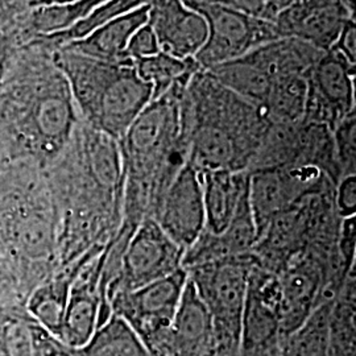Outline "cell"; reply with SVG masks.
Instances as JSON below:
<instances>
[{"instance_id":"ac0fdd59","label":"cell","mask_w":356,"mask_h":356,"mask_svg":"<svg viewBox=\"0 0 356 356\" xmlns=\"http://www.w3.org/2000/svg\"><path fill=\"white\" fill-rule=\"evenodd\" d=\"M148 24L160 51L181 60L194 58L207 38V23L184 0H149Z\"/></svg>"},{"instance_id":"7402d4cb","label":"cell","mask_w":356,"mask_h":356,"mask_svg":"<svg viewBox=\"0 0 356 356\" xmlns=\"http://www.w3.org/2000/svg\"><path fill=\"white\" fill-rule=\"evenodd\" d=\"M148 13L149 3L115 17L88 38L72 42L64 48L99 60H126L129 40L139 28L148 23Z\"/></svg>"},{"instance_id":"484cf974","label":"cell","mask_w":356,"mask_h":356,"mask_svg":"<svg viewBox=\"0 0 356 356\" xmlns=\"http://www.w3.org/2000/svg\"><path fill=\"white\" fill-rule=\"evenodd\" d=\"M72 356H151L139 335L114 313L92 334L88 343L72 350Z\"/></svg>"},{"instance_id":"d590c367","label":"cell","mask_w":356,"mask_h":356,"mask_svg":"<svg viewBox=\"0 0 356 356\" xmlns=\"http://www.w3.org/2000/svg\"><path fill=\"white\" fill-rule=\"evenodd\" d=\"M334 48L341 51L350 64L356 65V23L355 17H350L339 33Z\"/></svg>"},{"instance_id":"277c9868","label":"cell","mask_w":356,"mask_h":356,"mask_svg":"<svg viewBox=\"0 0 356 356\" xmlns=\"http://www.w3.org/2000/svg\"><path fill=\"white\" fill-rule=\"evenodd\" d=\"M188 98V163L198 172H247L270 126L263 110L202 70L191 78Z\"/></svg>"},{"instance_id":"8992f818","label":"cell","mask_w":356,"mask_h":356,"mask_svg":"<svg viewBox=\"0 0 356 356\" xmlns=\"http://www.w3.org/2000/svg\"><path fill=\"white\" fill-rule=\"evenodd\" d=\"M254 264L251 252L188 269L189 280L211 314L222 356H239L243 309Z\"/></svg>"},{"instance_id":"52a82bcc","label":"cell","mask_w":356,"mask_h":356,"mask_svg":"<svg viewBox=\"0 0 356 356\" xmlns=\"http://www.w3.org/2000/svg\"><path fill=\"white\" fill-rule=\"evenodd\" d=\"M184 3L201 13L207 23L206 42L194 57L202 72L281 38L273 22L204 0Z\"/></svg>"},{"instance_id":"74e56055","label":"cell","mask_w":356,"mask_h":356,"mask_svg":"<svg viewBox=\"0 0 356 356\" xmlns=\"http://www.w3.org/2000/svg\"><path fill=\"white\" fill-rule=\"evenodd\" d=\"M66 1H74V0H29L31 8L38 7V6H48V4H56V3H66Z\"/></svg>"},{"instance_id":"44dd1931","label":"cell","mask_w":356,"mask_h":356,"mask_svg":"<svg viewBox=\"0 0 356 356\" xmlns=\"http://www.w3.org/2000/svg\"><path fill=\"white\" fill-rule=\"evenodd\" d=\"M204 191V229L220 234L227 229L248 188V172H200Z\"/></svg>"},{"instance_id":"603a6c76","label":"cell","mask_w":356,"mask_h":356,"mask_svg":"<svg viewBox=\"0 0 356 356\" xmlns=\"http://www.w3.org/2000/svg\"><path fill=\"white\" fill-rule=\"evenodd\" d=\"M106 0H74L31 8L10 38L15 47L24 45L32 38L63 32L74 26Z\"/></svg>"},{"instance_id":"8d00e7d4","label":"cell","mask_w":356,"mask_h":356,"mask_svg":"<svg viewBox=\"0 0 356 356\" xmlns=\"http://www.w3.org/2000/svg\"><path fill=\"white\" fill-rule=\"evenodd\" d=\"M13 44L10 41V38H1L0 41V82L4 76V73L7 70V66L11 58V53H13Z\"/></svg>"},{"instance_id":"f35d334b","label":"cell","mask_w":356,"mask_h":356,"mask_svg":"<svg viewBox=\"0 0 356 356\" xmlns=\"http://www.w3.org/2000/svg\"><path fill=\"white\" fill-rule=\"evenodd\" d=\"M4 38V36H0V41H1V38Z\"/></svg>"},{"instance_id":"f1b7e54d","label":"cell","mask_w":356,"mask_h":356,"mask_svg":"<svg viewBox=\"0 0 356 356\" xmlns=\"http://www.w3.org/2000/svg\"><path fill=\"white\" fill-rule=\"evenodd\" d=\"M332 301L334 298L322 302L304 325L284 339L280 356H331L329 322Z\"/></svg>"},{"instance_id":"83f0119b","label":"cell","mask_w":356,"mask_h":356,"mask_svg":"<svg viewBox=\"0 0 356 356\" xmlns=\"http://www.w3.org/2000/svg\"><path fill=\"white\" fill-rule=\"evenodd\" d=\"M329 335L331 356H356L354 273L346 276L332 301Z\"/></svg>"},{"instance_id":"e0dca14e","label":"cell","mask_w":356,"mask_h":356,"mask_svg":"<svg viewBox=\"0 0 356 356\" xmlns=\"http://www.w3.org/2000/svg\"><path fill=\"white\" fill-rule=\"evenodd\" d=\"M350 17L355 13L343 0H291L273 23L281 38H298L326 51L335 45Z\"/></svg>"},{"instance_id":"f546056e","label":"cell","mask_w":356,"mask_h":356,"mask_svg":"<svg viewBox=\"0 0 356 356\" xmlns=\"http://www.w3.org/2000/svg\"><path fill=\"white\" fill-rule=\"evenodd\" d=\"M134 64L138 76L152 86L153 99L161 97L178 82L191 81L195 73L201 72L195 58L181 60L164 51L136 60Z\"/></svg>"},{"instance_id":"1f68e13d","label":"cell","mask_w":356,"mask_h":356,"mask_svg":"<svg viewBox=\"0 0 356 356\" xmlns=\"http://www.w3.org/2000/svg\"><path fill=\"white\" fill-rule=\"evenodd\" d=\"M29 293L13 264L0 254V305L24 304Z\"/></svg>"},{"instance_id":"8fae6325","label":"cell","mask_w":356,"mask_h":356,"mask_svg":"<svg viewBox=\"0 0 356 356\" xmlns=\"http://www.w3.org/2000/svg\"><path fill=\"white\" fill-rule=\"evenodd\" d=\"M279 277L254 264L248 280L239 337V356H280L284 343L279 317Z\"/></svg>"},{"instance_id":"30bf717a","label":"cell","mask_w":356,"mask_h":356,"mask_svg":"<svg viewBox=\"0 0 356 356\" xmlns=\"http://www.w3.org/2000/svg\"><path fill=\"white\" fill-rule=\"evenodd\" d=\"M186 282L188 270L181 268L139 289L115 294L108 305L111 313L124 319L151 353L175 318Z\"/></svg>"},{"instance_id":"7c38bea8","label":"cell","mask_w":356,"mask_h":356,"mask_svg":"<svg viewBox=\"0 0 356 356\" xmlns=\"http://www.w3.org/2000/svg\"><path fill=\"white\" fill-rule=\"evenodd\" d=\"M355 67L334 47L323 51L307 79V103L302 123L334 129L355 111Z\"/></svg>"},{"instance_id":"9a60e30c","label":"cell","mask_w":356,"mask_h":356,"mask_svg":"<svg viewBox=\"0 0 356 356\" xmlns=\"http://www.w3.org/2000/svg\"><path fill=\"white\" fill-rule=\"evenodd\" d=\"M153 219L166 235L186 251L206 226L201 173L185 163L161 194Z\"/></svg>"},{"instance_id":"cb8c5ba5","label":"cell","mask_w":356,"mask_h":356,"mask_svg":"<svg viewBox=\"0 0 356 356\" xmlns=\"http://www.w3.org/2000/svg\"><path fill=\"white\" fill-rule=\"evenodd\" d=\"M222 86L238 94L257 107H263L272 86V76L259 64L251 53L206 70Z\"/></svg>"},{"instance_id":"ba28073f","label":"cell","mask_w":356,"mask_h":356,"mask_svg":"<svg viewBox=\"0 0 356 356\" xmlns=\"http://www.w3.org/2000/svg\"><path fill=\"white\" fill-rule=\"evenodd\" d=\"M185 251L173 242L153 218H145L129 235L113 280L106 288L108 300L170 276L182 267Z\"/></svg>"},{"instance_id":"4316f807","label":"cell","mask_w":356,"mask_h":356,"mask_svg":"<svg viewBox=\"0 0 356 356\" xmlns=\"http://www.w3.org/2000/svg\"><path fill=\"white\" fill-rule=\"evenodd\" d=\"M147 3H149V0H106L69 29L47 36H38L31 41L38 42L49 51H58L72 42L88 38L115 17L129 13Z\"/></svg>"},{"instance_id":"d4e9b609","label":"cell","mask_w":356,"mask_h":356,"mask_svg":"<svg viewBox=\"0 0 356 356\" xmlns=\"http://www.w3.org/2000/svg\"><path fill=\"white\" fill-rule=\"evenodd\" d=\"M309 76H276L261 110L272 124H300L304 122Z\"/></svg>"},{"instance_id":"5bb4252c","label":"cell","mask_w":356,"mask_h":356,"mask_svg":"<svg viewBox=\"0 0 356 356\" xmlns=\"http://www.w3.org/2000/svg\"><path fill=\"white\" fill-rule=\"evenodd\" d=\"M326 273L327 267L322 259L305 250L277 275L279 317L284 339L304 325L322 302L332 300L327 294L329 279Z\"/></svg>"},{"instance_id":"ffe728a7","label":"cell","mask_w":356,"mask_h":356,"mask_svg":"<svg viewBox=\"0 0 356 356\" xmlns=\"http://www.w3.org/2000/svg\"><path fill=\"white\" fill-rule=\"evenodd\" d=\"M102 251L92 250L74 263L56 269L51 276L38 284L26 298L28 312L56 338L58 337L63 325L70 286L76 279L78 270L89 259L101 254Z\"/></svg>"},{"instance_id":"5b68a950","label":"cell","mask_w":356,"mask_h":356,"mask_svg":"<svg viewBox=\"0 0 356 356\" xmlns=\"http://www.w3.org/2000/svg\"><path fill=\"white\" fill-rule=\"evenodd\" d=\"M53 60L67 79L81 120L115 140L152 102V86L129 58L107 61L61 48Z\"/></svg>"},{"instance_id":"836d02e7","label":"cell","mask_w":356,"mask_h":356,"mask_svg":"<svg viewBox=\"0 0 356 356\" xmlns=\"http://www.w3.org/2000/svg\"><path fill=\"white\" fill-rule=\"evenodd\" d=\"M29 10V0H0V36L11 35Z\"/></svg>"},{"instance_id":"d6a6232c","label":"cell","mask_w":356,"mask_h":356,"mask_svg":"<svg viewBox=\"0 0 356 356\" xmlns=\"http://www.w3.org/2000/svg\"><path fill=\"white\" fill-rule=\"evenodd\" d=\"M160 51V45L152 28L147 23L139 28L129 40L127 48V57L132 61L151 57Z\"/></svg>"},{"instance_id":"d6986e66","label":"cell","mask_w":356,"mask_h":356,"mask_svg":"<svg viewBox=\"0 0 356 356\" xmlns=\"http://www.w3.org/2000/svg\"><path fill=\"white\" fill-rule=\"evenodd\" d=\"M0 356H72L24 304L0 305Z\"/></svg>"},{"instance_id":"3957f363","label":"cell","mask_w":356,"mask_h":356,"mask_svg":"<svg viewBox=\"0 0 356 356\" xmlns=\"http://www.w3.org/2000/svg\"><path fill=\"white\" fill-rule=\"evenodd\" d=\"M0 254L29 294L58 269V214L47 168L13 163L0 169Z\"/></svg>"},{"instance_id":"6da1fadb","label":"cell","mask_w":356,"mask_h":356,"mask_svg":"<svg viewBox=\"0 0 356 356\" xmlns=\"http://www.w3.org/2000/svg\"><path fill=\"white\" fill-rule=\"evenodd\" d=\"M58 214V268L106 248L123 220L124 168L119 141L79 123L47 168Z\"/></svg>"},{"instance_id":"4dcf8cb0","label":"cell","mask_w":356,"mask_h":356,"mask_svg":"<svg viewBox=\"0 0 356 356\" xmlns=\"http://www.w3.org/2000/svg\"><path fill=\"white\" fill-rule=\"evenodd\" d=\"M332 135L342 178L355 176V111L347 115L343 120L332 129Z\"/></svg>"},{"instance_id":"e575fe53","label":"cell","mask_w":356,"mask_h":356,"mask_svg":"<svg viewBox=\"0 0 356 356\" xmlns=\"http://www.w3.org/2000/svg\"><path fill=\"white\" fill-rule=\"evenodd\" d=\"M337 193L334 195V202L337 206V213L339 216L350 218L355 216L356 211V181L355 176L344 177L337 184Z\"/></svg>"},{"instance_id":"4fadbf2b","label":"cell","mask_w":356,"mask_h":356,"mask_svg":"<svg viewBox=\"0 0 356 356\" xmlns=\"http://www.w3.org/2000/svg\"><path fill=\"white\" fill-rule=\"evenodd\" d=\"M108 244L101 254L92 256L81 267L70 286L63 325L57 337L69 350H76L88 343L92 334L111 316L103 288V269Z\"/></svg>"},{"instance_id":"2e32d148","label":"cell","mask_w":356,"mask_h":356,"mask_svg":"<svg viewBox=\"0 0 356 356\" xmlns=\"http://www.w3.org/2000/svg\"><path fill=\"white\" fill-rule=\"evenodd\" d=\"M151 356H222L210 312L189 277L177 312Z\"/></svg>"},{"instance_id":"7a4b0ae2","label":"cell","mask_w":356,"mask_h":356,"mask_svg":"<svg viewBox=\"0 0 356 356\" xmlns=\"http://www.w3.org/2000/svg\"><path fill=\"white\" fill-rule=\"evenodd\" d=\"M81 122L53 51L35 41L13 45L0 82V169L13 163L48 168Z\"/></svg>"},{"instance_id":"9c48e42d","label":"cell","mask_w":356,"mask_h":356,"mask_svg":"<svg viewBox=\"0 0 356 356\" xmlns=\"http://www.w3.org/2000/svg\"><path fill=\"white\" fill-rule=\"evenodd\" d=\"M330 185L334 184L314 166H277L248 172V202L257 239L272 219Z\"/></svg>"}]
</instances>
